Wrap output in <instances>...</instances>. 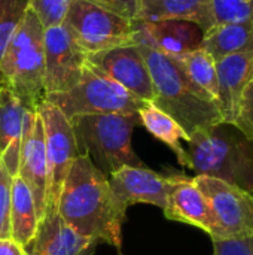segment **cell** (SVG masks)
I'll list each match as a JSON object with an SVG mask.
<instances>
[{"instance_id": "11", "label": "cell", "mask_w": 253, "mask_h": 255, "mask_svg": "<svg viewBox=\"0 0 253 255\" xmlns=\"http://www.w3.org/2000/svg\"><path fill=\"white\" fill-rule=\"evenodd\" d=\"M88 66L115 81L136 99L154 102L152 79L139 45H125L86 55Z\"/></svg>"}, {"instance_id": "27", "label": "cell", "mask_w": 253, "mask_h": 255, "mask_svg": "<svg viewBox=\"0 0 253 255\" xmlns=\"http://www.w3.org/2000/svg\"><path fill=\"white\" fill-rule=\"evenodd\" d=\"M13 176L0 161V239L10 236V203H12Z\"/></svg>"}, {"instance_id": "3", "label": "cell", "mask_w": 253, "mask_h": 255, "mask_svg": "<svg viewBox=\"0 0 253 255\" xmlns=\"http://www.w3.org/2000/svg\"><path fill=\"white\" fill-rule=\"evenodd\" d=\"M185 167L212 176L253 194V140L233 123L198 130L186 142Z\"/></svg>"}, {"instance_id": "31", "label": "cell", "mask_w": 253, "mask_h": 255, "mask_svg": "<svg viewBox=\"0 0 253 255\" xmlns=\"http://www.w3.org/2000/svg\"><path fill=\"white\" fill-rule=\"evenodd\" d=\"M0 255H27L25 248L15 242L12 238L0 239Z\"/></svg>"}, {"instance_id": "5", "label": "cell", "mask_w": 253, "mask_h": 255, "mask_svg": "<svg viewBox=\"0 0 253 255\" xmlns=\"http://www.w3.org/2000/svg\"><path fill=\"white\" fill-rule=\"evenodd\" d=\"M82 155H88L106 176L124 166H145L131 146L139 115L92 114L69 118Z\"/></svg>"}, {"instance_id": "32", "label": "cell", "mask_w": 253, "mask_h": 255, "mask_svg": "<svg viewBox=\"0 0 253 255\" xmlns=\"http://www.w3.org/2000/svg\"><path fill=\"white\" fill-rule=\"evenodd\" d=\"M25 253H27V255H40V254H37L36 251L30 250V248H25Z\"/></svg>"}, {"instance_id": "21", "label": "cell", "mask_w": 253, "mask_h": 255, "mask_svg": "<svg viewBox=\"0 0 253 255\" xmlns=\"http://www.w3.org/2000/svg\"><path fill=\"white\" fill-rule=\"evenodd\" d=\"M139 120L140 126H143L152 136L158 140L166 143L177 157V161L185 166L186 163V152L183 142L189 140V134L182 128V126L173 120L169 114L161 111L154 102H143L139 108Z\"/></svg>"}, {"instance_id": "10", "label": "cell", "mask_w": 253, "mask_h": 255, "mask_svg": "<svg viewBox=\"0 0 253 255\" xmlns=\"http://www.w3.org/2000/svg\"><path fill=\"white\" fill-rule=\"evenodd\" d=\"M45 97L72 88L86 67V52L61 24L45 28Z\"/></svg>"}, {"instance_id": "9", "label": "cell", "mask_w": 253, "mask_h": 255, "mask_svg": "<svg viewBox=\"0 0 253 255\" xmlns=\"http://www.w3.org/2000/svg\"><path fill=\"white\" fill-rule=\"evenodd\" d=\"M36 112L43 124L48 161V205H57L70 166L82 157L70 120L52 103L43 100Z\"/></svg>"}, {"instance_id": "8", "label": "cell", "mask_w": 253, "mask_h": 255, "mask_svg": "<svg viewBox=\"0 0 253 255\" xmlns=\"http://www.w3.org/2000/svg\"><path fill=\"white\" fill-rule=\"evenodd\" d=\"M194 181L216 218L221 241L253 238V194L212 176L195 175Z\"/></svg>"}, {"instance_id": "17", "label": "cell", "mask_w": 253, "mask_h": 255, "mask_svg": "<svg viewBox=\"0 0 253 255\" xmlns=\"http://www.w3.org/2000/svg\"><path fill=\"white\" fill-rule=\"evenodd\" d=\"M218 105L222 121L234 123L239 99L246 84L253 78V51L234 52L216 61Z\"/></svg>"}, {"instance_id": "6", "label": "cell", "mask_w": 253, "mask_h": 255, "mask_svg": "<svg viewBox=\"0 0 253 255\" xmlns=\"http://www.w3.org/2000/svg\"><path fill=\"white\" fill-rule=\"evenodd\" d=\"M63 25L86 52L137 45V22L91 0H72Z\"/></svg>"}, {"instance_id": "26", "label": "cell", "mask_w": 253, "mask_h": 255, "mask_svg": "<svg viewBox=\"0 0 253 255\" xmlns=\"http://www.w3.org/2000/svg\"><path fill=\"white\" fill-rule=\"evenodd\" d=\"M72 0H28V9L37 16L43 28L61 25Z\"/></svg>"}, {"instance_id": "20", "label": "cell", "mask_w": 253, "mask_h": 255, "mask_svg": "<svg viewBox=\"0 0 253 255\" xmlns=\"http://www.w3.org/2000/svg\"><path fill=\"white\" fill-rule=\"evenodd\" d=\"M201 48H204L215 61L234 52L253 51V13L240 22L215 25L204 33Z\"/></svg>"}, {"instance_id": "29", "label": "cell", "mask_w": 253, "mask_h": 255, "mask_svg": "<svg viewBox=\"0 0 253 255\" xmlns=\"http://www.w3.org/2000/svg\"><path fill=\"white\" fill-rule=\"evenodd\" d=\"M215 255H253V238L245 241H212Z\"/></svg>"}, {"instance_id": "23", "label": "cell", "mask_w": 253, "mask_h": 255, "mask_svg": "<svg viewBox=\"0 0 253 255\" xmlns=\"http://www.w3.org/2000/svg\"><path fill=\"white\" fill-rule=\"evenodd\" d=\"M171 58L180 66L185 75L197 87H200L218 103L219 87H218V75H216V61L204 48H198L191 52Z\"/></svg>"}, {"instance_id": "7", "label": "cell", "mask_w": 253, "mask_h": 255, "mask_svg": "<svg viewBox=\"0 0 253 255\" xmlns=\"http://www.w3.org/2000/svg\"><path fill=\"white\" fill-rule=\"evenodd\" d=\"M45 100L57 106L67 118L92 114L134 115L143 103L115 81L92 70L88 63L72 88L48 94Z\"/></svg>"}, {"instance_id": "12", "label": "cell", "mask_w": 253, "mask_h": 255, "mask_svg": "<svg viewBox=\"0 0 253 255\" xmlns=\"http://www.w3.org/2000/svg\"><path fill=\"white\" fill-rule=\"evenodd\" d=\"M16 176L27 184L40 221L48 206V161L43 124L36 111H28L25 114L21 158Z\"/></svg>"}, {"instance_id": "15", "label": "cell", "mask_w": 253, "mask_h": 255, "mask_svg": "<svg viewBox=\"0 0 253 255\" xmlns=\"http://www.w3.org/2000/svg\"><path fill=\"white\" fill-rule=\"evenodd\" d=\"M98 244L100 241L72 229L61 218L57 205H48L36 236L27 248L40 255H92Z\"/></svg>"}, {"instance_id": "16", "label": "cell", "mask_w": 253, "mask_h": 255, "mask_svg": "<svg viewBox=\"0 0 253 255\" xmlns=\"http://www.w3.org/2000/svg\"><path fill=\"white\" fill-rule=\"evenodd\" d=\"M137 22V45H146L164 55L179 57L201 48L204 31L200 25L183 19Z\"/></svg>"}, {"instance_id": "24", "label": "cell", "mask_w": 253, "mask_h": 255, "mask_svg": "<svg viewBox=\"0 0 253 255\" xmlns=\"http://www.w3.org/2000/svg\"><path fill=\"white\" fill-rule=\"evenodd\" d=\"M27 9L28 0H0V61L19 28Z\"/></svg>"}, {"instance_id": "14", "label": "cell", "mask_w": 253, "mask_h": 255, "mask_svg": "<svg viewBox=\"0 0 253 255\" xmlns=\"http://www.w3.org/2000/svg\"><path fill=\"white\" fill-rule=\"evenodd\" d=\"M163 211L169 220L198 227L206 232L212 241H221L216 218L194 178L171 175L167 203Z\"/></svg>"}, {"instance_id": "13", "label": "cell", "mask_w": 253, "mask_h": 255, "mask_svg": "<svg viewBox=\"0 0 253 255\" xmlns=\"http://www.w3.org/2000/svg\"><path fill=\"white\" fill-rule=\"evenodd\" d=\"M107 179L115 202L124 215L136 203L166 208L171 176H163L146 166H124L109 175Z\"/></svg>"}, {"instance_id": "30", "label": "cell", "mask_w": 253, "mask_h": 255, "mask_svg": "<svg viewBox=\"0 0 253 255\" xmlns=\"http://www.w3.org/2000/svg\"><path fill=\"white\" fill-rule=\"evenodd\" d=\"M94 3H98L100 6L119 13L128 19L136 21L137 10H139V0H91Z\"/></svg>"}, {"instance_id": "19", "label": "cell", "mask_w": 253, "mask_h": 255, "mask_svg": "<svg viewBox=\"0 0 253 255\" xmlns=\"http://www.w3.org/2000/svg\"><path fill=\"white\" fill-rule=\"evenodd\" d=\"M163 19L191 21L200 25L204 33L215 27L210 0H139L136 21Z\"/></svg>"}, {"instance_id": "28", "label": "cell", "mask_w": 253, "mask_h": 255, "mask_svg": "<svg viewBox=\"0 0 253 255\" xmlns=\"http://www.w3.org/2000/svg\"><path fill=\"white\" fill-rule=\"evenodd\" d=\"M248 139L253 140V78L246 84L237 105L236 120L233 123Z\"/></svg>"}, {"instance_id": "22", "label": "cell", "mask_w": 253, "mask_h": 255, "mask_svg": "<svg viewBox=\"0 0 253 255\" xmlns=\"http://www.w3.org/2000/svg\"><path fill=\"white\" fill-rule=\"evenodd\" d=\"M39 218L33 196L27 184L15 176L12 182V203H10V236L21 247L27 248L37 232Z\"/></svg>"}, {"instance_id": "1", "label": "cell", "mask_w": 253, "mask_h": 255, "mask_svg": "<svg viewBox=\"0 0 253 255\" xmlns=\"http://www.w3.org/2000/svg\"><path fill=\"white\" fill-rule=\"evenodd\" d=\"M57 206L78 233L121 248L125 215L115 202L107 176L88 155L78 157L70 166Z\"/></svg>"}, {"instance_id": "18", "label": "cell", "mask_w": 253, "mask_h": 255, "mask_svg": "<svg viewBox=\"0 0 253 255\" xmlns=\"http://www.w3.org/2000/svg\"><path fill=\"white\" fill-rule=\"evenodd\" d=\"M27 109L6 87L0 85V161L15 178L19 169Z\"/></svg>"}, {"instance_id": "25", "label": "cell", "mask_w": 253, "mask_h": 255, "mask_svg": "<svg viewBox=\"0 0 253 255\" xmlns=\"http://www.w3.org/2000/svg\"><path fill=\"white\" fill-rule=\"evenodd\" d=\"M215 25L240 22L253 13V0H210Z\"/></svg>"}, {"instance_id": "2", "label": "cell", "mask_w": 253, "mask_h": 255, "mask_svg": "<svg viewBox=\"0 0 253 255\" xmlns=\"http://www.w3.org/2000/svg\"><path fill=\"white\" fill-rule=\"evenodd\" d=\"M139 48L152 79L154 103L176 120L189 136L222 123L218 103L197 87L171 57L146 45Z\"/></svg>"}, {"instance_id": "4", "label": "cell", "mask_w": 253, "mask_h": 255, "mask_svg": "<svg viewBox=\"0 0 253 255\" xmlns=\"http://www.w3.org/2000/svg\"><path fill=\"white\" fill-rule=\"evenodd\" d=\"M43 34V25L27 9L0 61V85L10 90L30 111H36L45 100Z\"/></svg>"}]
</instances>
